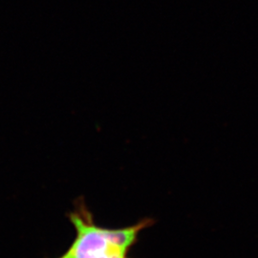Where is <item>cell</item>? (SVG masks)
I'll return each mask as SVG.
<instances>
[{"instance_id":"obj_1","label":"cell","mask_w":258,"mask_h":258,"mask_svg":"<svg viewBox=\"0 0 258 258\" xmlns=\"http://www.w3.org/2000/svg\"><path fill=\"white\" fill-rule=\"evenodd\" d=\"M68 218L76 236L64 253L57 258H130L129 253L138 242L140 233L154 224L153 219L145 218L129 227L103 228L96 224L83 198L75 202Z\"/></svg>"}]
</instances>
